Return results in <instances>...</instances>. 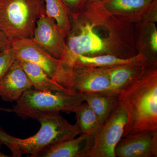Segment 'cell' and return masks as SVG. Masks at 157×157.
Wrapping results in <instances>:
<instances>
[{"label":"cell","mask_w":157,"mask_h":157,"mask_svg":"<svg viewBox=\"0 0 157 157\" xmlns=\"http://www.w3.org/2000/svg\"><path fill=\"white\" fill-rule=\"evenodd\" d=\"M11 46L16 59L38 65L51 78L70 89L73 71L68 69L61 60L52 56L32 39H13L11 41Z\"/></svg>","instance_id":"8992f818"},{"label":"cell","mask_w":157,"mask_h":157,"mask_svg":"<svg viewBox=\"0 0 157 157\" xmlns=\"http://www.w3.org/2000/svg\"><path fill=\"white\" fill-rule=\"evenodd\" d=\"M84 102L82 94L70 89L49 92L32 88L23 93L12 109L23 119L32 118L38 121L61 112L74 113Z\"/></svg>","instance_id":"277c9868"},{"label":"cell","mask_w":157,"mask_h":157,"mask_svg":"<svg viewBox=\"0 0 157 157\" xmlns=\"http://www.w3.org/2000/svg\"><path fill=\"white\" fill-rule=\"evenodd\" d=\"M155 0H104L101 2L110 14L129 23L140 22Z\"/></svg>","instance_id":"7c38bea8"},{"label":"cell","mask_w":157,"mask_h":157,"mask_svg":"<svg viewBox=\"0 0 157 157\" xmlns=\"http://www.w3.org/2000/svg\"><path fill=\"white\" fill-rule=\"evenodd\" d=\"M89 1L92 2H101L104 0H89Z\"/></svg>","instance_id":"4316f807"},{"label":"cell","mask_w":157,"mask_h":157,"mask_svg":"<svg viewBox=\"0 0 157 157\" xmlns=\"http://www.w3.org/2000/svg\"><path fill=\"white\" fill-rule=\"evenodd\" d=\"M16 59L11 45L0 51V81L9 71Z\"/></svg>","instance_id":"44dd1931"},{"label":"cell","mask_w":157,"mask_h":157,"mask_svg":"<svg viewBox=\"0 0 157 157\" xmlns=\"http://www.w3.org/2000/svg\"><path fill=\"white\" fill-rule=\"evenodd\" d=\"M41 128L36 134L27 138L11 136L0 127V144L8 147L13 157L25 154L37 157L41 152L54 144L80 135L76 124H72L60 113L40 119Z\"/></svg>","instance_id":"3957f363"},{"label":"cell","mask_w":157,"mask_h":157,"mask_svg":"<svg viewBox=\"0 0 157 157\" xmlns=\"http://www.w3.org/2000/svg\"><path fill=\"white\" fill-rule=\"evenodd\" d=\"M11 45V40L0 27V51L8 48Z\"/></svg>","instance_id":"cb8c5ba5"},{"label":"cell","mask_w":157,"mask_h":157,"mask_svg":"<svg viewBox=\"0 0 157 157\" xmlns=\"http://www.w3.org/2000/svg\"><path fill=\"white\" fill-rule=\"evenodd\" d=\"M73 55L75 58L74 66L106 67L128 64H148L146 58L140 53H137L136 55L128 58L119 57L112 55H104L93 57L79 55Z\"/></svg>","instance_id":"2e32d148"},{"label":"cell","mask_w":157,"mask_h":157,"mask_svg":"<svg viewBox=\"0 0 157 157\" xmlns=\"http://www.w3.org/2000/svg\"><path fill=\"white\" fill-rule=\"evenodd\" d=\"M127 121L122 137L157 130V66L147 65L142 75L117 94Z\"/></svg>","instance_id":"7a4b0ae2"},{"label":"cell","mask_w":157,"mask_h":157,"mask_svg":"<svg viewBox=\"0 0 157 157\" xmlns=\"http://www.w3.org/2000/svg\"><path fill=\"white\" fill-rule=\"evenodd\" d=\"M110 81L102 67L74 66L71 90L79 94L108 91Z\"/></svg>","instance_id":"30bf717a"},{"label":"cell","mask_w":157,"mask_h":157,"mask_svg":"<svg viewBox=\"0 0 157 157\" xmlns=\"http://www.w3.org/2000/svg\"><path fill=\"white\" fill-rule=\"evenodd\" d=\"M76 124L81 134L94 136L101 125L98 117L87 103H82L75 110Z\"/></svg>","instance_id":"ffe728a7"},{"label":"cell","mask_w":157,"mask_h":157,"mask_svg":"<svg viewBox=\"0 0 157 157\" xmlns=\"http://www.w3.org/2000/svg\"><path fill=\"white\" fill-rule=\"evenodd\" d=\"M127 116L118 104L93 136L88 157H116L115 147L123 135Z\"/></svg>","instance_id":"52a82bcc"},{"label":"cell","mask_w":157,"mask_h":157,"mask_svg":"<svg viewBox=\"0 0 157 157\" xmlns=\"http://www.w3.org/2000/svg\"><path fill=\"white\" fill-rule=\"evenodd\" d=\"M84 102L98 117L101 125L118 105L117 95L109 92L82 94Z\"/></svg>","instance_id":"e0dca14e"},{"label":"cell","mask_w":157,"mask_h":157,"mask_svg":"<svg viewBox=\"0 0 157 157\" xmlns=\"http://www.w3.org/2000/svg\"><path fill=\"white\" fill-rule=\"evenodd\" d=\"M0 111H5L7 112H13V109L9 108H3L0 107Z\"/></svg>","instance_id":"d4e9b609"},{"label":"cell","mask_w":157,"mask_h":157,"mask_svg":"<svg viewBox=\"0 0 157 157\" xmlns=\"http://www.w3.org/2000/svg\"><path fill=\"white\" fill-rule=\"evenodd\" d=\"M115 157H157V130L136 132L122 137L114 150Z\"/></svg>","instance_id":"9c48e42d"},{"label":"cell","mask_w":157,"mask_h":157,"mask_svg":"<svg viewBox=\"0 0 157 157\" xmlns=\"http://www.w3.org/2000/svg\"><path fill=\"white\" fill-rule=\"evenodd\" d=\"M45 14L44 0H0V27L11 41L33 39L37 20Z\"/></svg>","instance_id":"5b68a950"},{"label":"cell","mask_w":157,"mask_h":157,"mask_svg":"<svg viewBox=\"0 0 157 157\" xmlns=\"http://www.w3.org/2000/svg\"><path fill=\"white\" fill-rule=\"evenodd\" d=\"M135 43L137 53L145 56L148 64L157 66V28L155 23L135 24Z\"/></svg>","instance_id":"5bb4252c"},{"label":"cell","mask_w":157,"mask_h":157,"mask_svg":"<svg viewBox=\"0 0 157 157\" xmlns=\"http://www.w3.org/2000/svg\"><path fill=\"white\" fill-rule=\"evenodd\" d=\"M2 144H0V147H1ZM9 156L7 155H5V154L3 153L2 151H0V157H9Z\"/></svg>","instance_id":"484cf974"},{"label":"cell","mask_w":157,"mask_h":157,"mask_svg":"<svg viewBox=\"0 0 157 157\" xmlns=\"http://www.w3.org/2000/svg\"><path fill=\"white\" fill-rule=\"evenodd\" d=\"M93 144V136L80 134L49 147L37 157H88Z\"/></svg>","instance_id":"4fadbf2b"},{"label":"cell","mask_w":157,"mask_h":157,"mask_svg":"<svg viewBox=\"0 0 157 157\" xmlns=\"http://www.w3.org/2000/svg\"><path fill=\"white\" fill-rule=\"evenodd\" d=\"M148 65L128 64L102 67L107 73L110 81L108 92L117 95L121 91L139 78Z\"/></svg>","instance_id":"9a60e30c"},{"label":"cell","mask_w":157,"mask_h":157,"mask_svg":"<svg viewBox=\"0 0 157 157\" xmlns=\"http://www.w3.org/2000/svg\"><path fill=\"white\" fill-rule=\"evenodd\" d=\"M32 88V83L20 61L16 59L0 81V97L6 102H16L26 90Z\"/></svg>","instance_id":"8fae6325"},{"label":"cell","mask_w":157,"mask_h":157,"mask_svg":"<svg viewBox=\"0 0 157 157\" xmlns=\"http://www.w3.org/2000/svg\"><path fill=\"white\" fill-rule=\"evenodd\" d=\"M157 21V0H155L147 10L140 22L155 23Z\"/></svg>","instance_id":"603a6c76"},{"label":"cell","mask_w":157,"mask_h":157,"mask_svg":"<svg viewBox=\"0 0 157 157\" xmlns=\"http://www.w3.org/2000/svg\"><path fill=\"white\" fill-rule=\"evenodd\" d=\"M33 40L50 55L62 60L70 52L63 36L54 20L42 14L38 19Z\"/></svg>","instance_id":"ba28073f"},{"label":"cell","mask_w":157,"mask_h":157,"mask_svg":"<svg viewBox=\"0 0 157 157\" xmlns=\"http://www.w3.org/2000/svg\"><path fill=\"white\" fill-rule=\"evenodd\" d=\"M45 13L54 20L56 25L65 38L71 28L70 14L61 0H44Z\"/></svg>","instance_id":"d6986e66"},{"label":"cell","mask_w":157,"mask_h":157,"mask_svg":"<svg viewBox=\"0 0 157 157\" xmlns=\"http://www.w3.org/2000/svg\"><path fill=\"white\" fill-rule=\"evenodd\" d=\"M69 11L70 15L80 13L88 0H61Z\"/></svg>","instance_id":"7402d4cb"},{"label":"cell","mask_w":157,"mask_h":157,"mask_svg":"<svg viewBox=\"0 0 157 157\" xmlns=\"http://www.w3.org/2000/svg\"><path fill=\"white\" fill-rule=\"evenodd\" d=\"M19 61L35 89L49 92L69 89L51 78L38 65L31 62Z\"/></svg>","instance_id":"ac0fdd59"},{"label":"cell","mask_w":157,"mask_h":157,"mask_svg":"<svg viewBox=\"0 0 157 157\" xmlns=\"http://www.w3.org/2000/svg\"><path fill=\"white\" fill-rule=\"evenodd\" d=\"M70 17L71 28L65 40L73 54L124 58L137 54L135 24L112 15L102 3L88 0L80 13Z\"/></svg>","instance_id":"6da1fadb"}]
</instances>
